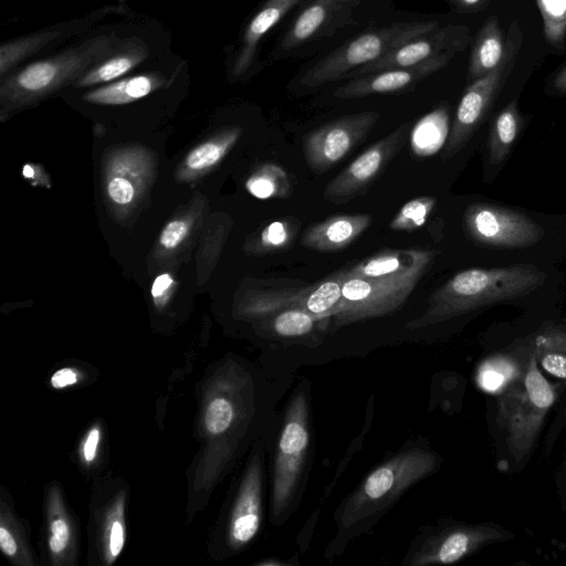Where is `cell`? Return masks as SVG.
<instances>
[{"label":"cell","instance_id":"obj_1","mask_svg":"<svg viewBox=\"0 0 566 566\" xmlns=\"http://www.w3.org/2000/svg\"><path fill=\"white\" fill-rule=\"evenodd\" d=\"M545 281L546 274L533 264L461 271L433 292L427 310L407 327H424L484 305L524 296Z\"/></svg>","mask_w":566,"mask_h":566},{"label":"cell","instance_id":"obj_2","mask_svg":"<svg viewBox=\"0 0 566 566\" xmlns=\"http://www.w3.org/2000/svg\"><path fill=\"white\" fill-rule=\"evenodd\" d=\"M116 34H101L44 60L35 61L0 84L2 116L73 84L120 43Z\"/></svg>","mask_w":566,"mask_h":566},{"label":"cell","instance_id":"obj_3","mask_svg":"<svg viewBox=\"0 0 566 566\" xmlns=\"http://www.w3.org/2000/svg\"><path fill=\"white\" fill-rule=\"evenodd\" d=\"M436 458L422 449L395 455L374 470L350 494L340 509L338 524L352 527L376 516L436 467Z\"/></svg>","mask_w":566,"mask_h":566},{"label":"cell","instance_id":"obj_4","mask_svg":"<svg viewBox=\"0 0 566 566\" xmlns=\"http://www.w3.org/2000/svg\"><path fill=\"white\" fill-rule=\"evenodd\" d=\"M439 27L438 21L395 22L366 31L313 64L301 76L305 87L345 80L358 67L374 63L405 42Z\"/></svg>","mask_w":566,"mask_h":566},{"label":"cell","instance_id":"obj_5","mask_svg":"<svg viewBox=\"0 0 566 566\" xmlns=\"http://www.w3.org/2000/svg\"><path fill=\"white\" fill-rule=\"evenodd\" d=\"M433 262L397 275L381 277L343 276V302L333 317L335 327L389 315L400 308Z\"/></svg>","mask_w":566,"mask_h":566},{"label":"cell","instance_id":"obj_6","mask_svg":"<svg viewBox=\"0 0 566 566\" xmlns=\"http://www.w3.org/2000/svg\"><path fill=\"white\" fill-rule=\"evenodd\" d=\"M310 446L308 406L304 391L291 400L274 457L272 515L275 523L293 503L304 472Z\"/></svg>","mask_w":566,"mask_h":566},{"label":"cell","instance_id":"obj_7","mask_svg":"<svg viewBox=\"0 0 566 566\" xmlns=\"http://www.w3.org/2000/svg\"><path fill=\"white\" fill-rule=\"evenodd\" d=\"M522 31L517 23H511L506 34V50L501 64L484 76L471 82L458 105L454 120L444 145L442 159L457 155L483 122L502 85L513 70L522 45Z\"/></svg>","mask_w":566,"mask_h":566},{"label":"cell","instance_id":"obj_8","mask_svg":"<svg viewBox=\"0 0 566 566\" xmlns=\"http://www.w3.org/2000/svg\"><path fill=\"white\" fill-rule=\"evenodd\" d=\"M150 150L124 145L105 153L103 181L106 203L116 217H126L140 201L155 176Z\"/></svg>","mask_w":566,"mask_h":566},{"label":"cell","instance_id":"obj_9","mask_svg":"<svg viewBox=\"0 0 566 566\" xmlns=\"http://www.w3.org/2000/svg\"><path fill=\"white\" fill-rule=\"evenodd\" d=\"M463 228L475 244L493 249L527 248L544 235L543 228L526 214L484 202L467 207Z\"/></svg>","mask_w":566,"mask_h":566},{"label":"cell","instance_id":"obj_10","mask_svg":"<svg viewBox=\"0 0 566 566\" xmlns=\"http://www.w3.org/2000/svg\"><path fill=\"white\" fill-rule=\"evenodd\" d=\"M380 115L360 112L328 122L303 138L304 158L310 169L323 174L336 166L375 127Z\"/></svg>","mask_w":566,"mask_h":566},{"label":"cell","instance_id":"obj_11","mask_svg":"<svg viewBox=\"0 0 566 566\" xmlns=\"http://www.w3.org/2000/svg\"><path fill=\"white\" fill-rule=\"evenodd\" d=\"M409 127L405 123L368 147L326 185L324 198L331 203L340 205L363 192L400 150Z\"/></svg>","mask_w":566,"mask_h":566},{"label":"cell","instance_id":"obj_12","mask_svg":"<svg viewBox=\"0 0 566 566\" xmlns=\"http://www.w3.org/2000/svg\"><path fill=\"white\" fill-rule=\"evenodd\" d=\"M469 42L470 30L467 25L438 27L397 46L380 60L356 69L347 74L345 80L387 69L413 66L440 55L454 56L463 51Z\"/></svg>","mask_w":566,"mask_h":566},{"label":"cell","instance_id":"obj_13","mask_svg":"<svg viewBox=\"0 0 566 566\" xmlns=\"http://www.w3.org/2000/svg\"><path fill=\"white\" fill-rule=\"evenodd\" d=\"M360 0H311L282 38L279 53L290 52L346 25Z\"/></svg>","mask_w":566,"mask_h":566},{"label":"cell","instance_id":"obj_14","mask_svg":"<svg viewBox=\"0 0 566 566\" xmlns=\"http://www.w3.org/2000/svg\"><path fill=\"white\" fill-rule=\"evenodd\" d=\"M452 55H440L408 67H395L370 73L337 87L334 96L356 98L374 94L401 93L412 90L419 82L443 69Z\"/></svg>","mask_w":566,"mask_h":566},{"label":"cell","instance_id":"obj_15","mask_svg":"<svg viewBox=\"0 0 566 566\" xmlns=\"http://www.w3.org/2000/svg\"><path fill=\"white\" fill-rule=\"evenodd\" d=\"M262 467L255 455L245 473L230 518L229 537L234 547L249 543L261 521Z\"/></svg>","mask_w":566,"mask_h":566},{"label":"cell","instance_id":"obj_16","mask_svg":"<svg viewBox=\"0 0 566 566\" xmlns=\"http://www.w3.org/2000/svg\"><path fill=\"white\" fill-rule=\"evenodd\" d=\"M371 221L373 217L367 213L331 216L307 227L301 237V244L318 252H336L359 238Z\"/></svg>","mask_w":566,"mask_h":566},{"label":"cell","instance_id":"obj_17","mask_svg":"<svg viewBox=\"0 0 566 566\" xmlns=\"http://www.w3.org/2000/svg\"><path fill=\"white\" fill-rule=\"evenodd\" d=\"M302 0H266L249 21L233 63V75H242L252 65L258 46L273 29Z\"/></svg>","mask_w":566,"mask_h":566},{"label":"cell","instance_id":"obj_18","mask_svg":"<svg viewBox=\"0 0 566 566\" xmlns=\"http://www.w3.org/2000/svg\"><path fill=\"white\" fill-rule=\"evenodd\" d=\"M241 133L240 126L226 127L193 147L176 170V179L189 182L209 172L233 148Z\"/></svg>","mask_w":566,"mask_h":566},{"label":"cell","instance_id":"obj_19","mask_svg":"<svg viewBox=\"0 0 566 566\" xmlns=\"http://www.w3.org/2000/svg\"><path fill=\"white\" fill-rule=\"evenodd\" d=\"M307 283L297 280L274 279L248 291L243 297L244 314L262 317L287 307L300 308Z\"/></svg>","mask_w":566,"mask_h":566},{"label":"cell","instance_id":"obj_20","mask_svg":"<svg viewBox=\"0 0 566 566\" xmlns=\"http://www.w3.org/2000/svg\"><path fill=\"white\" fill-rule=\"evenodd\" d=\"M148 55L149 49L142 39L126 38L109 55L88 69L74 86L84 87L113 82L142 63Z\"/></svg>","mask_w":566,"mask_h":566},{"label":"cell","instance_id":"obj_21","mask_svg":"<svg viewBox=\"0 0 566 566\" xmlns=\"http://www.w3.org/2000/svg\"><path fill=\"white\" fill-rule=\"evenodd\" d=\"M439 251L403 249L380 251L342 271L345 276L381 277L408 272L418 265L433 262Z\"/></svg>","mask_w":566,"mask_h":566},{"label":"cell","instance_id":"obj_22","mask_svg":"<svg viewBox=\"0 0 566 566\" xmlns=\"http://www.w3.org/2000/svg\"><path fill=\"white\" fill-rule=\"evenodd\" d=\"M506 35L503 34L497 17L491 15L476 35L468 69L471 83L499 66L504 59Z\"/></svg>","mask_w":566,"mask_h":566},{"label":"cell","instance_id":"obj_23","mask_svg":"<svg viewBox=\"0 0 566 566\" xmlns=\"http://www.w3.org/2000/svg\"><path fill=\"white\" fill-rule=\"evenodd\" d=\"M164 83L157 74H142L114 81L87 92L84 99L101 105H123L138 101Z\"/></svg>","mask_w":566,"mask_h":566},{"label":"cell","instance_id":"obj_24","mask_svg":"<svg viewBox=\"0 0 566 566\" xmlns=\"http://www.w3.org/2000/svg\"><path fill=\"white\" fill-rule=\"evenodd\" d=\"M301 221L294 216L275 220L255 232L244 244L250 255L281 253L290 249L300 232Z\"/></svg>","mask_w":566,"mask_h":566},{"label":"cell","instance_id":"obj_25","mask_svg":"<svg viewBox=\"0 0 566 566\" xmlns=\"http://www.w3.org/2000/svg\"><path fill=\"white\" fill-rule=\"evenodd\" d=\"M343 276L336 272L315 284H307L300 301V308L317 319L335 317L343 302Z\"/></svg>","mask_w":566,"mask_h":566},{"label":"cell","instance_id":"obj_26","mask_svg":"<svg viewBox=\"0 0 566 566\" xmlns=\"http://www.w3.org/2000/svg\"><path fill=\"white\" fill-rule=\"evenodd\" d=\"M521 125L522 118L516 101H511L501 109L491 125L488 146L489 163L492 166H499L506 159L520 133Z\"/></svg>","mask_w":566,"mask_h":566},{"label":"cell","instance_id":"obj_27","mask_svg":"<svg viewBox=\"0 0 566 566\" xmlns=\"http://www.w3.org/2000/svg\"><path fill=\"white\" fill-rule=\"evenodd\" d=\"M265 327L274 336L281 338H298L310 335L322 323L329 319H317L297 307H287L260 317Z\"/></svg>","mask_w":566,"mask_h":566},{"label":"cell","instance_id":"obj_28","mask_svg":"<svg viewBox=\"0 0 566 566\" xmlns=\"http://www.w3.org/2000/svg\"><path fill=\"white\" fill-rule=\"evenodd\" d=\"M245 189L258 199H284L291 195L292 185L280 165L266 163L248 177Z\"/></svg>","mask_w":566,"mask_h":566},{"label":"cell","instance_id":"obj_29","mask_svg":"<svg viewBox=\"0 0 566 566\" xmlns=\"http://www.w3.org/2000/svg\"><path fill=\"white\" fill-rule=\"evenodd\" d=\"M62 30L50 29L4 42L0 46V74L4 77L23 59L60 36Z\"/></svg>","mask_w":566,"mask_h":566},{"label":"cell","instance_id":"obj_30","mask_svg":"<svg viewBox=\"0 0 566 566\" xmlns=\"http://www.w3.org/2000/svg\"><path fill=\"white\" fill-rule=\"evenodd\" d=\"M448 133V114L444 109H437L427 115L413 128L412 147L421 155L436 153L443 145Z\"/></svg>","mask_w":566,"mask_h":566},{"label":"cell","instance_id":"obj_31","mask_svg":"<svg viewBox=\"0 0 566 566\" xmlns=\"http://www.w3.org/2000/svg\"><path fill=\"white\" fill-rule=\"evenodd\" d=\"M543 19L546 42L556 49L564 48L566 39V0H536Z\"/></svg>","mask_w":566,"mask_h":566},{"label":"cell","instance_id":"obj_32","mask_svg":"<svg viewBox=\"0 0 566 566\" xmlns=\"http://www.w3.org/2000/svg\"><path fill=\"white\" fill-rule=\"evenodd\" d=\"M437 205L434 197L422 196L406 202L395 214L389 228L395 231H413L424 226Z\"/></svg>","mask_w":566,"mask_h":566},{"label":"cell","instance_id":"obj_33","mask_svg":"<svg viewBox=\"0 0 566 566\" xmlns=\"http://www.w3.org/2000/svg\"><path fill=\"white\" fill-rule=\"evenodd\" d=\"M234 419V409L230 400L216 397L208 403L205 412V426L209 433L226 432Z\"/></svg>","mask_w":566,"mask_h":566},{"label":"cell","instance_id":"obj_34","mask_svg":"<svg viewBox=\"0 0 566 566\" xmlns=\"http://www.w3.org/2000/svg\"><path fill=\"white\" fill-rule=\"evenodd\" d=\"M193 224V217L182 216L171 219L161 230L158 238L160 252L169 253L178 249L188 238Z\"/></svg>","mask_w":566,"mask_h":566},{"label":"cell","instance_id":"obj_35","mask_svg":"<svg viewBox=\"0 0 566 566\" xmlns=\"http://www.w3.org/2000/svg\"><path fill=\"white\" fill-rule=\"evenodd\" d=\"M106 556L108 563L114 562L123 551L125 544V526L123 522V503L119 501L114 506L108 518L107 531L105 532Z\"/></svg>","mask_w":566,"mask_h":566},{"label":"cell","instance_id":"obj_36","mask_svg":"<svg viewBox=\"0 0 566 566\" xmlns=\"http://www.w3.org/2000/svg\"><path fill=\"white\" fill-rule=\"evenodd\" d=\"M525 387L531 401L537 408H548L554 401V392L543 375L531 366L526 377Z\"/></svg>","mask_w":566,"mask_h":566},{"label":"cell","instance_id":"obj_37","mask_svg":"<svg viewBox=\"0 0 566 566\" xmlns=\"http://www.w3.org/2000/svg\"><path fill=\"white\" fill-rule=\"evenodd\" d=\"M49 531L50 552L52 555L57 556L66 549L71 538V530L65 515L55 509L53 510V506L50 515Z\"/></svg>","mask_w":566,"mask_h":566},{"label":"cell","instance_id":"obj_38","mask_svg":"<svg viewBox=\"0 0 566 566\" xmlns=\"http://www.w3.org/2000/svg\"><path fill=\"white\" fill-rule=\"evenodd\" d=\"M175 280L169 273L158 275L151 285V297L157 307H163L169 300Z\"/></svg>","mask_w":566,"mask_h":566},{"label":"cell","instance_id":"obj_39","mask_svg":"<svg viewBox=\"0 0 566 566\" xmlns=\"http://www.w3.org/2000/svg\"><path fill=\"white\" fill-rule=\"evenodd\" d=\"M542 365L549 374L566 379V356L548 352L542 357Z\"/></svg>","mask_w":566,"mask_h":566},{"label":"cell","instance_id":"obj_40","mask_svg":"<svg viewBox=\"0 0 566 566\" xmlns=\"http://www.w3.org/2000/svg\"><path fill=\"white\" fill-rule=\"evenodd\" d=\"M101 431L98 426H94L87 432L82 447V454L86 463H91L95 460L97 454V448L99 444Z\"/></svg>","mask_w":566,"mask_h":566},{"label":"cell","instance_id":"obj_41","mask_svg":"<svg viewBox=\"0 0 566 566\" xmlns=\"http://www.w3.org/2000/svg\"><path fill=\"white\" fill-rule=\"evenodd\" d=\"M78 376L72 368L65 367L56 370L51 377V385L55 389H63L77 382Z\"/></svg>","mask_w":566,"mask_h":566},{"label":"cell","instance_id":"obj_42","mask_svg":"<svg viewBox=\"0 0 566 566\" xmlns=\"http://www.w3.org/2000/svg\"><path fill=\"white\" fill-rule=\"evenodd\" d=\"M481 386L486 390H496L504 382V375L496 369H485L480 376Z\"/></svg>","mask_w":566,"mask_h":566},{"label":"cell","instance_id":"obj_43","mask_svg":"<svg viewBox=\"0 0 566 566\" xmlns=\"http://www.w3.org/2000/svg\"><path fill=\"white\" fill-rule=\"evenodd\" d=\"M0 547L2 553L9 557H13L18 551L15 538L4 525L0 526Z\"/></svg>","mask_w":566,"mask_h":566},{"label":"cell","instance_id":"obj_44","mask_svg":"<svg viewBox=\"0 0 566 566\" xmlns=\"http://www.w3.org/2000/svg\"><path fill=\"white\" fill-rule=\"evenodd\" d=\"M459 11L471 12L481 10L488 0H450Z\"/></svg>","mask_w":566,"mask_h":566},{"label":"cell","instance_id":"obj_45","mask_svg":"<svg viewBox=\"0 0 566 566\" xmlns=\"http://www.w3.org/2000/svg\"><path fill=\"white\" fill-rule=\"evenodd\" d=\"M553 85L557 92L566 94V65L555 76Z\"/></svg>","mask_w":566,"mask_h":566}]
</instances>
